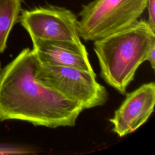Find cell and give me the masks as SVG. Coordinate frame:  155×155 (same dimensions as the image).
<instances>
[{
    "mask_svg": "<svg viewBox=\"0 0 155 155\" xmlns=\"http://www.w3.org/2000/svg\"><path fill=\"white\" fill-rule=\"evenodd\" d=\"M38 60L23 49L0 71V122L26 121L51 128L73 127L83 108L36 78Z\"/></svg>",
    "mask_w": 155,
    "mask_h": 155,
    "instance_id": "6da1fadb",
    "label": "cell"
},
{
    "mask_svg": "<svg viewBox=\"0 0 155 155\" xmlns=\"http://www.w3.org/2000/svg\"><path fill=\"white\" fill-rule=\"evenodd\" d=\"M153 45L155 30L145 20L94 41L101 76L110 86L125 94Z\"/></svg>",
    "mask_w": 155,
    "mask_h": 155,
    "instance_id": "7a4b0ae2",
    "label": "cell"
},
{
    "mask_svg": "<svg viewBox=\"0 0 155 155\" xmlns=\"http://www.w3.org/2000/svg\"><path fill=\"white\" fill-rule=\"evenodd\" d=\"M147 6V0H94L79 14V36L95 41L128 28L139 21Z\"/></svg>",
    "mask_w": 155,
    "mask_h": 155,
    "instance_id": "3957f363",
    "label": "cell"
},
{
    "mask_svg": "<svg viewBox=\"0 0 155 155\" xmlns=\"http://www.w3.org/2000/svg\"><path fill=\"white\" fill-rule=\"evenodd\" d=\"M36 79L80 105L84 110L104 105L108 93L94 72L72 67L43 64L38 61Z\"/></svg>",
    "mask_w": 155,
    "mask_h": 155,
    "instance_id": "277c9868",
    "label": "cell"
},
{
    "mask_svg": "<svg viewBox=\"0 0 155 155\" xmlns=\"http://www.w3.org/2000/svg\"><path fill=\"white\" fill-rule=\"evenodd\" d=\"M19 18L31 39L83 44L78 32L77 17L67 8L49 5L24 10Z\"/></svg>",
    "mask_w": 155,
    "mask_h": 155,
    "instance_id": "5b68a950",
    "label": "cell"
},
{
    "mask_svg": "<svg viewBox=\"0 0 155 155\" xmlns=\"http://www.w3.org/2000/svg\"><path fill=\"white\" fill-rule=\"evenodd\" d=\"M155 84H144L134 91L127 93L125 99L110 119L113 131L122 137L144 124L154 111Z\"/></svg>",
    "mask_w": 155,
    "mask_h": 155,
    "instance_id": "8992f818",
    "label": "cell"
},
{
    "mask_svg": "<svg viewBox=\"0 0 155 155\" xmlns=\"http://www.w3.org/2000/svg\"><path fill=\"white\" fill-rule=\"evenodd\" d=\"M38 61L50 65L72 67L93 72L84 44L62 41L31 39Z\"/></svg>",
    "mask_w": 155,
    "mask_h": 155,
    "instance_id": "52a82bcc",
    "label": "cell"
},
{
    "mask_svg": "<svg viewBox=\"0 0 155 155\" xmlns=\"http://www.w3.org/2000/svg\"><path fill=\"white\" fill-rule=\"evenodd\" d=\"M21 11V0H0V54L7 47L8 35Z\"/></svg>",
    "mask_w": 155,
    "mask_h": 155,
    "instance_id": "ba28073f",
    "label": "cell"
},
{
    "mask_svg": "<svg viewBox=\"0 0 155 155\" xmlns=\"http://www.w3.org/2000/svg\"><path fill=\"white\" fill-rule=\"evenodd\" d=\"M148 20L147 21L150 26L155 30V0H147Z\"/></svg>",
    "mask_w": 155,
    "mask_h": 155,
    "instance_id": "9c48e42d",
    "label": "cell"
},
{
    "mask_svg": "<svg viewBox=\"0 0 155 155\" xmlns=\"http://www.w3.org/2000/svg\"><path fill=\"white\" fill-rule=\"evenodd\" d=\"M146 61H148L154 70L155 68V45H153L148 52Z\"/></svg>",
    "mask_w": 155,
    "mask_h": 155,
    "instance_id": "30bf717a",
    "label": "cell"
},
{
    "mask_svg": "<svg viewBox=\"0 0 155 155\" xmlns=\"http://www.w3.org/2000/svg\"><path fill=\"white\" fill-rule=\"evenodd\" d=\"M1 63H0V71H1Z\"/></svg>",
    "mask_w": 155,
    "mask_h": 155,
    "instance_id": "8fae6325",
    "label": "cell"
}]
</instances>
